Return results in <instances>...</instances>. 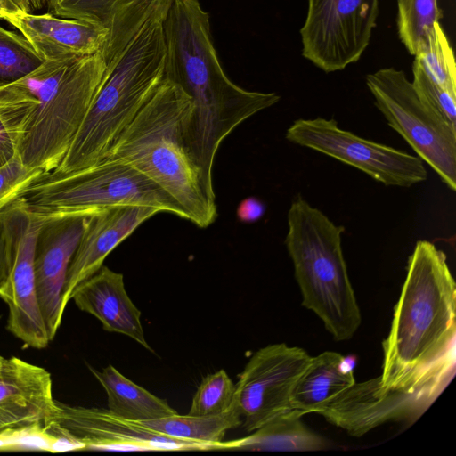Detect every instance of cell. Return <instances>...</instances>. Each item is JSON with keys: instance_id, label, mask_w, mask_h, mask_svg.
I'll use <instances>...</instances> for the list:
<instances>
[{"instance_id": "obj_1", "label": "cell", "mask_w": 456, "mask_h": 456, "mask_svg": "<svg viewBox=\"0 0 456 456\" xmlns=\"http://www.w3.org/2000/svg\"><path fill=\"white\" fill-rule=\"evenodd\" d=\"M164 78L191 100L184 126L188 152L215 198L212 167L222 141L240 123L275 103V93L247 91L225 75L214 47L209 14L199 0H170L163 19Z\"/></svg>"}, {"instance_id": "obj_2", "label": "cell", "mask_w": 456, "mask_h": 456, "mask_svg": "<svg viewBox=\"0 0 456 456\" xmlns=\"http://www.w3.org/2000/svg\"><path fill=\"white\" fill-rule=\"evenodd\" d=\"M456 288L446 255L418 240L382 342V389H444L455 373Z\"/></svg>"}, {"instance_id": "obj_3", "label": "cell", "mask_w": 456, "mask_h": 456, "mask_svg": "<svg viewBox=\"0 0 456 456\" xmlns=\"http://www.w3.org/2000/svg\"><path fill=\"white\" fill-rule=\"evenodd\" d=\"M100 51L93 55L45 61L0 87V120L29 169L54 170L73 142L105 77Z\"/></svg>"}, {"instance_id": "obj_4", "label": "cell", "mask_w": 456, "mask_h": 456, "mask_svg": "<svg viewBox=\"0 0 456 456\" xmlns=\"http://www.w3.org/2000/svg\"><path fill=\"white\" fill-rule=\"evenodd\" d=\"M191 106V98L164 78L106 158L133 166L168 193L189 221L205 228L217 211L185 144L184 125Z\"/></svg>"}, {"instance_id": "obj_5", "label": "cell", "mask_w": 456, "mask_h": 456, "mask_svg": "<svg viewBox=\"0 0 456 456\" xmlns=\"http://www.w3.org/2000/svg\"><path fill=\"white\" fill-rule=\"evenodd\" d=\"M168 5L151 16L105 77L73 142L54 173L89 167L104 159L164 79L163 19Z\"/></svg>"}, {"instance_id": "obj_6", "label": "cell", "mask_w": 456, "mask_h": 456, "mask_svg": "<svg viewBox=\"0 0 456 456\" xmlns=\"http://www.w3.org/2000/svg\"><path fill=\"white\" fill-rule=\"evenodd\" d=\"M288 226L285 245L303 305L318 315L335 340L351 338L362 318L342 251L345 227L301 195L290 204Z\"/></svg>"}, {"instance_id": "obj_7", "label": "cell", "mask_w": 456, "mask_h": 456, "mask_svg": "<svg viewBox=\"0 0 456 456\" xmlns=\"http://www.w3.org/2000/svg\"><path fill=\"white\" fill-rule=\"evenodd\" d=\"M12 202L39 219L141 205L189 220L184 209L160 186L133 166L112 158L73 172L42 174Z\"/></svg>"}, {"instance_id": "obj_8", "label": "cell", "mask_w": 456, "mask_h": 456, "mask_svg": "<svg viewBox=\"0 0 456 456\" xmlns=\"http://www.w3.org/2000/svg\"><path fill=\"white\" fill-rule=\"evenodd\" d=\"M374 104L423 162L456 190V128L416 92L403 70L380 69L366 76Z\"/></svg>"}, {"instance_id": "obj_9", "label": "cell", "mask_w": 456, "mask_h": 456, "mask_svg": "<svg viewBox=\"0 0 456 456\" xmlns=\"http://www.w3.org/2000/svg\"><path fill=\"white\" fill-rule=\"evenodd\" d=\"M285 137L350 165L387 186L411 187L428 178L418 156L341 129L334 118H299L287 129Z\"/></svg>"}, {"instance_id": "obj_10", "label": "cell", "mask_w": 456, "mask_h": 456, "mask_svg": "<svg viewBox=\"0 0 456 456\" xmlns=\"http://www.w3.org/2000/svg\"><path fill=\"white\" fill-rule=\"evenodd\" d=\"M379 0H308L303 56L326 73L356 62L377 26Z\"/></svg>"}, {"instance_id": "obj_11", "label": "cell", "mask_w": 456, "mask_h": 456, "mask_svg": "<svg viewBox=\"0 0 456 456\" xmlns=\"http://www.w3.org/2000/svg\"><path fill=\"white\" fill-rule=\"evenodd\" d=\"M45 430L81 444L84 450L169 452L215 450L212 445L164 436L141 422L128 420L105 408L72 406L55 401Z\"/></svg>"}, {"instance_id": "obj_12", "label": "cell", "mask_w": 456, "mask_h": 456, "mask_svg": "<svg viewBox=\"0 0 456 456\" xmlns=\"http://www.w3.org/2000/svg\"><path fill=\"white\" fill-rule=\"evenodd\" d=\"M311 356L284 343L257 350L239 375L234 405L248 433L290 410L294 385Z\"/></svg>"}, {"instance_id": "obj_13", "label": "cell", "mask_w": 456, "mask_h": 456, "mask_svg": "<svg viewBox=\"0 0 456 456\" xmlns=\"http://www.w3.org/2000/svg\"><path fill=\"white\" fill-rule=\"evenodd\" d=\"M443 391L437 387L412 392L382 389L375 378L355 382L318 414L351 436H361L387 421L416 420Z\"/></svg>"}, {"instance_id": "obj_14", "label": "cell", "mask_w": 456, "mask_h": 456, "mask_svg": "<svg viewBox=\"0 0 456 456\" xmlns=\"http://www.w3.org/2000/svg\"><path fill=\"white\" fill-rule=\"evenodd\" d=\"M91 214L41 219L35 242L34 272L39 307L51 341L64 314L61 296L68 269Z\"/></svg>"}, {"instance_id": "obj_15", "label": "cell", "mask_w": 456, "mask_h": 456, "mask_svg": "<svg viewBox=\"0 0 456 456\" xmlns=\"http://www.w3.org/2000/svg\"><path fill=\"white\" fill-rule=\"evenodd\" d=\"M42 220L28 215L9 271L0 283L8 306L7 330L26 346L43 349L51 342L41 314L34 272V249Z\"/></svg>"}, {"instance_id": "obj_16", "label": "cell", "mask_w": 456, "mask_h": 456, "mask_svg": "<svg viewBox=\"0 0 456 456\" xmlns=\"http://www.w3.org/2000/svg\"><path fill=\"white\" fill-rule=\"evenodd\" d=\"M159 212L149 206L120 205L89 216L66 275L61 296L63 311L77 286L96 273L107 256L139 225Z\"/></svg>"}, {"instance_id": "obj_17", "label": "cell", "mask_w": 456, "mask_h": 456, "mask_svg": "<svg viewBox=\"0 0 456 456\" xmlns=\"http://www.w3.org/2000/svg\"><path fill=\"white\" fill-rule=\"evenodd\" d=\"M51 374L18 357L0 365V432L45 424L53 413Z\"/></svg>"}, {"instance_id": "obj_18", "label": "cell", "mask_w": 456, "mask_h": 456, "mask_svg": "<svg viewBox=\"0 0 456 456\" xmlns=\"http://www.w3.org/2000/svg\"><path fill=\"white\" fill-rule=\"evenodd\" d=\"M18 28L45 61L79 58L99 53L107 31L92 23L50 13L20 12L5 19Z\"/></svg>"}, {"instance_id": "obj_19", "label": "cell", "mask_w": 456, "mask_h": 456, "mask_svg": "<svg viewBox=\"0 0 456 456\" xmlns=\"http://www.w3.org/2000/svg\"><path fill=\"white\" fill-rule=\"evenodd\" d=\"M77 306L97 318L103 330L126 335L153 352L147 343L141 312L126 293L124 277L102 265L72 293Z\"/></svg>"}, {"instance_id": "obj_20", "label": "cell", "mask_w": 456, "mask_h": 456, "mask_svg": "<svg viewBox=\"0 0 456 456\" xmlns=\"http://www.w3.org/2000/svg\"><path fill=\"white\" fill-rule=\"evenodd\" d=\"M354 383L353 370L340 354L327 351L311 356L294 385L290 408L304 415L318 413Z\"/></svg>"}, {"instance_id": "obj_21", "label": "cell", "mask_w": 456, "mask_h": 456, "mask_svg": "<svg viewBox=\"0 0 456 456\" xmlns=\"http://www.w3.org/2000/svg\"><path fill=\"white\" fill-rule=\"evenodd\" d=\"M304 414L290 409L247 436L224 442V449L268 452H310L327 447L326 440L301 420Z\"/></svg>"}, {"instance_id": "obj_22", "label": "cell", "mask_w": 456, "mask_h": 456, "mask_svg": "<svg viewBox=\"0 0 456 456\" xmlns=\"http://www.w3.org/2000/svg\"><path fill=\"white\" fill-rule=\"evenodd\" d=\"M88 367L104 388L108 409L113 413L136 422L158 419L177 413L167 402L125 377L113 365L109 364L102 370Z\"/></svg>"}, {"instance_id": "obj_23", "label": "cell", "mask_w": 456, "mask_h": 456, "mask_svg": "<svg viewBox=\"0 0 456 456\" xmlns=\"http://www.w3.org/2000/svg\"><path fill=\"white\" fill-rule=\"evenodd\" d=\"M141 423L167 436L200 442L212 445L215 450H224V435L228 430L241 426L242 419L233 403L230 409L217 415L176 413Z\"/></svg>"}, {"instance_id": "obj_24", "label": "cell", "mask_w": 456, "mask_h": 456, "mask_svg": "<svg viewBox=\"0 0 456 456\" xmlns=\"http://www.w3.org/2000/svg\"><path fill=\"white\" fill-rule=\"evenodd\" d=\"M397 30L408 52L415 55L427 40L443 12L437 0H397Z\"/></svg>"}, {"instance_id": "obj_25", "label": "cell", "mask_w": 456, "mask_h": 456, "mask_svg": "<svg viewBox=\"0 0 456 456\" xmlns=\"http://www.w3.org/2000/svg\"><path fill=\"white\" fill-rule=\"evenodd\" d=\"M414 56V61L435 83L456 94L453 51L440 23L436 24Z\"/></svg>"}, {"instance_id": "obj_26", "label": "cell", "mask_w": 456, "mask_h": 456, "mask_svg": "<svg viewBox=\"0 0 456 456\" xmlns=\"http://www.w3.org/2000/svg\"><path fill=\"white\" fill-rule=\"evenodd\" d=\"M44 61L24 36L0 26V87L22 78Z\"/></svg>"}, {"instance_id": "obj_27", "label": "cell", "mask_w": 456, "mask_h": 456, "mask_svg": "<svg viewBox=\"0 0 456 456\" xmlns=\"http://www.w3.org/2000/svg\"><path fill=\"white\" fill-rule=\"evenodd\" d=\"M136 0H50L58 17L86 21L108 30L114 20Z\"/></svg>"}, {"instance_id": "obj_28", "label": "cell", "mask_w": 456, "mask_h": 456, "mask_svg": "<svg viewBox=\"0 0 456 456\" xmlns=\"http://www.w3.org/2000/svg\"><path fill=\"white\" fill-rule=\"evenodd\" d=\"M236 384L224 370L204 377L194 393L190 415H217L230 409L234 401Z\"/></svg>"}, {"instance_id": "obj_29", "label": "cell", "mask_w": 456, "mask_h": 456, "mask_svg": "<svg viewBox=\"0 0 456 456\" xmlns=\"http://www.w3.org/2000/svg\"><path fill=\"white\" fill-rule=\"evenodd\" d=\"M411 82L420 98L456 128V94L435 83L414 61Z\"/></svg>"}, {"instance_id": "obj_30", "label": "cell", "mask_w": 456, "mask_h": 456, "mask_svg": "<svg viewBox=\"0 0 456 456\" xmlns=\"http://www.w3.org/2000/svg\"><path fill=\"white\" fill-rule=\"evenodd\" d=\"M28 215L12 202L0 211V283L6 276Z\"/></svg>"}, {"instance_id": "obj_31", "label": "cell", "mask_w": 456, "mask_h": 456, "mask_svg": "<svg viewBox=\"0 0 456 456\" xmlns=\"http://www.w3.org/2000/svg\"><path fill=\"white\" fill-rule=\"evenodd\" d=\"M42 172L25 167L18 156L0 168V211L14 201Z\"/></svg>"}, {"instance_id": "obj_32", "label": "cell", "mask_w": 456, "mask_h": 456, "mask_svg": "<svg viewBox=\"0 0 456 456\" xmlns=\"http://www.w3.org/2000/svg\"><path fill=\"white\" fill-rule=\"evenodd\" d=\"M265 212V205L256 197L243 200L238 206L237 216L244 223H253L259 220Z\"/></svg>"}, {"instance_id": "obj_33", "label": "cell", "mask_w": 456, "mask_h": 456, "mask_svg": "<svg viewBox=\"0 0 456 456\" xmlns=\"http://www.w3.org/2000/svg\"><path fill=\"white\" fill-rule=\"evenodd\" d=\"M16 156L14 141L0 120V168L11 162Z\"/></svg>"}, {"instance_id": "obj_34", "label": "cell", "mask_w": 456, "mask_h": 456, "mask_svg": "<svg viewBox=\"0 0 456 456\" xmlns=\"http://www.w3.org/2000/svg\"><path fill=\"white\" fill-rule=\"evenodd\" d=\"M23 12L35 13L48 5L50 0H12Z\"/></svg>"}, {"instance_id": "obj_35", "label": "cell", "mask_w": 456, "mask_h": 456, "mask_svg": "<svg viewBox=\"0 0 456 456\" xmlns=\"http://www.w3.org/2000/svg\"><path fill=\"white\" fill-rule=\"evenodd\" d=\"M22 11L12 0H0V18L5 20Z\"/></svg>"}, {"instance_id": "obj_36", "label": "cell", "mask_w": 456, "mask_h": 456, "mask_svg": "<svg viewBox=\"0 0 456 456\" xmlns=\"http://www.w3.org/2000/svg\"><path fill=\"white\" fill-rule=\"evenodd\" d=\"M0 451H15L6 431L0 432Z\"/></svg>"}, {"instance_id": "obj_37", "label": "cell", "mask_w": 456, "mask_h": 456, "mask_svg": "<svg viewBox=\"0 0 456 456\" xmlns=\"http://www.w3.org/2000/svg\"><path fill=\"white\" fill-rule=\"evenodd\" d=\"M4 360V358L3 356L0 355V365L2 364L3 361Z\"/></svg>"}]
</instances>
